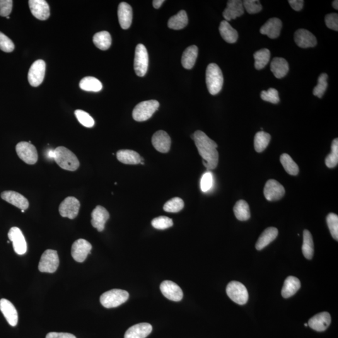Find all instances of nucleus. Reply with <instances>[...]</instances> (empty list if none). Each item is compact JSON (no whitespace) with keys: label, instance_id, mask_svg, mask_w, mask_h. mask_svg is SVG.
<instances>
[{"label":"nucleus","instance_id":"nucleus-1","mask_svg":"<svg viewBox=\"0 0 338 338\" xmlns=\"http://www.w3.org/2000/svg\"><path fill=\"white\" fill-rule=\"evenodd\" d=\"M191 137L203 159L204 166L207 169H216L219 163V153L216 142L200 130H197Z\"/></svg>","mask_w":338,"mask_h":338},{"label":"nucleus","instance_id":"nucleus-2","mask_svg":"<svg viewBox=\"0 0 338 338\" xmlns=\"http://www.w3.org/2000/svg\"><path fill=\"white\" fill-rule=\"evenodd\" d=\"M54 159L58 165L64 170L76 171L80 166L77 156L65 147H59L54 150Z\"/></svg>","mask_w":338,"mask_h":338},{"label":"nucleus","instance_id":"nucleus-3","mask_svg":"<svg viewBox=\"0 0 338 338\" xmlns=\"http://www.w3.org/2000/svg\"><path fill=\"white\" fill-rule=\"evenodd\" d=\"M224 84L223 72L218 65L211 64L206 70V84L209 93L217 95L221 91Z\"/></svg>","mask_w":338,"mask_h":338},{"label":"nucleus","instance_id":"nucleus-4","mask_svg":"<svg viewBox=\"0 0 338 338\" xmlns=\"http://www.w3.org/2000/svg\"><path fill=\"white\" fill-rule=\"evenodd\" d=\"M129 298L127 291L122 289H112L101 294L100 301L101 305L105 308L118 307L124 304Z\"/></svg>","mask_w":338,"mask_h":338},{"label":"nucleus","instance_id":"nucleus-5","mask_svg":"<svg viewBox=\"0 0 338 338\" xmlns=\"http://www.w3.org/2000/svg\"><path fill=\"white\" fill-rule=\"evenodd\" d=\"M159 105V101L155 100L142 101L133 110V118L135 121H146L158 110Z\"/></svg>","mask_w":338,"mask_h":338},{"label":"nucleus","instance_id":"nucleus-6","mask_svg":"<svg viewBox=\"0 0 338 338\" xmlns=\"http://www.w3.org/2000/svg\"><path fill=\"white\" fill-rule=\"evenodd\" d=\"M226 293L234 303L244 305L247 303L249 294L245 285L238 281L229 282L226 287Z\"/></svg>","mask_w":338,"mask_h":338},{"label":"nucleus","instance_id":"nucleus-7","mask_svg":"<svg viewBox=\"0 0 338 338\" xmlns=\"http://www.w3.org/2000/svg\"><path fill=\"white\" fill-rule=\"evenodd\" d=\"M59 265V255L56 251L46 250L40 258L38 269L42 272L54 273Z\"/></svg>","mask_w":338,"mask_h":338},{"label":"nucleus","instance_id":"nucleus-8","mask_svg":"<svg viewBox=\"0 0 338 338\" xmlns=\"http://www.w3.org/2000/svg\"><path fill=\"white\" fill-rule=\"evenodd\" d=\"M134 65L137 76L142 77L146 76L149 67V55L144 45L139 44L137 46Z\"/></svg>","mask_w":338,"mask_h":338},{"label":"nucleus","instance_id":"nucleus-9","mask_svg":"<svg viewBox=\"0 0 338 338\" xmlns=\"http://www.w3.org/2000/svg\"><path fill=\"white\" fill-rule=\"evenodd\" d=\"M16 152L21 160L29 165H34L38 161L37 149L29 142H19L16 146Z\"/></svg>","mask_w":338,"mask_h":338},{"label":"nucleus","instance_id":"nucleus-10","mask_svg":"<svg viewBox=\"0 0 338 338\" xmlns=\"http://www.w3.org/2000/svg\"><path fill=\"white\" fill-rule=\"evenodd\" d=\"M46 64L44 60H38L33 63L29 70L28 80L33 87H37L42 84L44 80Z\"/></svg>","mask_w":338,"mask_h":338},{"label":"nucleus","instance_id":"nucleus-11","mask_svg":"<svg viewBox=\"0 0 338 338\" xmlns=\"http://www.w3.org/2000/svg\"><path fill=\"white\" fill-rule=\"evenodd\" d=\"M81 203L77 198L68 197L63 200L59 206L60 214L63 217L74 219L78 216Z\"/></svg>","mask_w":338,"mask_h":338},{"label":"nucleus","instance_id":"nucleus-12","mask_svg":"<svg viewBox=\"0 0 338 338\" xmlns=\"http://www.w3.org/2000/svg\"><path fill=\"white\" fill-rule=\"evenodd\" d=\"M8 236L9 241L13 243L14 252L18 255L25 254L27 251V244L20 229L16 227L11 228Z\"/></svg>","mask_w":338,"mask_h":338},{"label":"nucleus","instance_id":"nucleus-13","mask_svg":"<svg viewBox=\"0 0 338 338\" xmlns=\"http://www.w3.org/2000/svg\"><path fill=\"white\" fill-rule=\"evenodd\" d=\"M91 248L92 246L87 241L80 239L72 245V256L77 262H83L90 254Z\"/></svg>","mask_w":338,"mask_h":338},{"label":"nucleus","instance_id":"nucleus-14","mask_svg":"<svg viewBox=\"0 0 338 338\" xmlns=\"http://www.w3.org/2000/svg\"><path fill=\"white\" fill-rule=\"evenodd\" d=\"M264 194L269 201H276L281 199L285 194V189L281 183L276 180L270 179L265 183Z\"/></svg>","mask_w":338,"mask_h":338},{"label":"nucleus","instance_id":"nucleus-15","mask_svg":"<svg viewBox=\"0 0 338 338\" xmlns=\"http://www.w3.org/2000/svg\"><path fill=\"white\" fill-rule=\"evenodd\" d=\"M163 295L169 300L180 301L183 298L182 289L175 282L171 281H164L160 286Z\"/></svg>","mask_w":338,"mask_h":338},{"label":"nucleus","instance_id":"nucleus-16","mask_svg":"<svg viewBox=\"0 0 338 338\" xmlns=\"http://www.w3.org/2000/svg\"><path fill=\"white\" fill-rule=\"evenodd\" d=\"M31 14L40 20H46L50 15V7L45 0H30L28 1Z\"/></svg>","mask_w":338,"mask_h":338},{"label":"nucleus","instance_id":"nucleus-17","mask_svg":"<svg viewBox=\"0 0 338 338\" xmlns=\"http://www.w3.org/2000/svg\"><path fill=\"white\" fill-rule=\"evenodd\" d=\"M110 214L107 209L101 206H97L91 212V225L98 232L104 230L106 222L109 219Z\"/></svg>","mask_w":338,"mask_h":338},{"label":"nucleus","instance_id":"nucleus-18","mask_svg":"<svg viewBox=\"0 0 338 338\" xmlns=\"http://www.w3.org/2000/svg\"><path fill=\"white\" fill-rule=\"evenodd\" d=\"M1 197L2 199L5 200L9 204L23 211H25L29 207L28 199L20 193L8 190V191L2 192Z\"/></svg>","mask_w":338,"mask_h":338},{"label":"nucleus","instance_id":"nucleus-19","mask_svg":"<svg viewBox=\"0 0 338 338\" xmlns=\"http://www.w3.org/2000/svg\"><path fill=\"white\" fill-rule=\"evenodd\" d=\"M152 143L157 151L161 153H168L170 151L171 139L169 135L163 130H159L154 134Z\"/></svg>","mask_w":338,"mask_h":338},{"label":"nucleus","instance_id":"nucleus-20","mask_svg":"<svg viewBox=\"0 0 338 338\" xmlns=\"http://www.w3.org/2000/svg\"><path fill=\"white\" fill-rule=\"evenodd\" d=\"M294 41L298 47L303 48L314 47L317 44L315 36L305 29H299L296 31Z\"/></svg>","mask_w":338,"mask_h":338},{"label":"nucleus","instance_id":"nucleus-21","mask_svg":"<svg viewBox=\"0 0 338 338\" xmlns=\"http://www.w3.org/2000/svg\"><path fill=\"white\" fill-rule=\"evenodd\" d=\"M332 323L330 313L323 312L314 316L308 321V326L311 329L318 332H325Z\"/></svg>","mask_w":338,"mask_h":338},{"label":"nucleus","instance_id":"nucleus-22","mask_svg":"<svg viewBox=\"0 0 338 338\" xmlns=\"http://www.w3.org/2000/svg\"><path fill=\"white\" fill-rule=\"evenodd\" d=\"M245 13L243 3L240 0H230L227 3V7L223 12V16L225 20L229 21L235 20L239 16H242Z\"/></svg>","mask_w":338,"mask_h":338},{"label":"nucleus","instance_id":"nucleus-23","mask_svg":"<svg viewBox=\"0 0 338 338\" xmlns=\"http://www.w3.org/2000/svg\"><path fill=\"white\" fill-rule=\"evenodd\" d=\"M0 311L3 313L7 322L11 327H15L18 324V313L13 304L6 299L0 300Z\"/></svg>","mask_w":338,"mask_h":338},{"label":"nucleus","instance_id":"nucleus-24","mask_svg":"<svg viewBox=\"0 0 338 338\" xmlns=\"http://www.w3.org/2000/svg\"><path fill=\"white\" fill-rule=\"evenodd\" d=\"M118 21L120 26L124 30L129 28L132 22L133 11L129 4L122 2L118 8Z\"/></svg>","mask_w":338,"mask_h":338},{"label":"nucleus","instance_id":"nucleus-25","mask_svg":"<svg viewBox=\"0 0 338 338\" xmlns=\"http://www.w3.org/2000/svg\"><path fill=\"white\" fill-rule=\"evenodd\" d=\"M282 28L281 20L277 18L269 19L260 29V33L267 35L268 37L275 39L280 35Z\"/></svg>","mask_w":338,"mask_h":338},{"label":"nucleus","instance_id":"nucleus-26","mask_svg":"<svg viewBox=\"0 0 338 338\" xmlns=\"http://www.w3.org/2000/svg\"><path fill=\"white\" fill-rule=\"evenodd\" d=\"M152 327L149 323H139L132 326L125 333L124 338H146L151 334Z\"/></svg>","mask_w":338,"mask_h":338},{"label":"nucleus","instance_id":"nucleus-27","mask_svg":"<svg viewBox=\"0 0 338 338\" xmlns=\"http://www.w3.org/2000/svg\"><path fill=\"white\" fill-rule=\"evenodd\" d=\"M117 158L120 163L127 165H137L144 161L139 154L132 150H120L117 152Z\"/></svg>","mask_w":338,"mask_h":338},{"label":"nucleus","instance_id":"nucleus-28","mask_svg":"<svg viewBox=\"0 0 338 338\" xmlns=\"http://www.w3.org/2000/svg\"><path fill=\"white\" fill-rule=\"evenodd\" d=\"M301 282L294 276L287 277L282 287L281 294L284 298H289L295 294L301 288Z\"/></svg>","mask_w":338,"mask_h":338},{"label":"nucleus","instance_id":"nucleus-29","mask_svg":"<svg viewBox=\"0 0 338 338\" xmlns=\"http://www.w3.org/2000/svg\"><path fill=\"white\" fill-rule=\"evenodd\" d=\"M288 63L283 58H274L270 64V71L277 79H282L288 73Z\"/></svg>","mask_w":338,"mask_h":338},{"label":"nucleus","instance_id":"nucleus-30","mask_svg":"<svg viewBox=\"0 0 338 338\" xmlns=\"http://www.w3.org/2000/svg\"><path fill=\"white\" fill-rule=\"evenodd\" d=\"M278 235V230L275 228H268L261 234L255 244V249L258 251L263 250L270 243L276 240Z\"/></svg>","mask_w":338,"mask_h":338},{"label":"nucleus","instance_id":"nucleus-31","mask_svg":"<svg viewBox=\"0 0 338 338\" xmlns=\"http://www.w3.org/2000/svg\"><path fill=\"white\" fill-rule=\"evenodd\" d=\"M219 31L221 37L226 42L234 43L238 39V33L235 29L232 27L228 21H222L219 26Z\"/></svg>","mask_w":338,"mask_h":338},{"label":"nucleus","instance_id":"nucleus-32","mask_svg":"<svg viewBox=\"0 0 338 338\" xmlns=\"http://www.w3.org/2000/svg\"><path fill=\"white\" fill-rule=\"evenodd\" d=\"M198 56V48L197 46L192 45L186 49L183 53L182 57V65L185 69H191L194 66Z\"/></svg>","mask_w":338,"mask_h":338},{"label":"nucleus","instance_id":"nucleus-33","mask_svg":"<svg viewBox=\"0 0 338 338\" xmlns=\"http://www.w3.org/2000/svg\"><path fill=\"white\" fill-rule=\"evenodd\" d=\"M188 16L185 11L181 10L175 15L171 17L168 21L169 28L172 30H181L185 28L188 24Z\"/></svg>","mask_w":338,"mask_h":338},{"label":"nucleus","instance_id":"nucleus-34","mask_svg":"<svg viewBox=\"0 0 338 338\" xmlns=\"http://www.w3.org/2000/svg\"><path fill=\"white\" fill-rule=\"evenodd\" d=\"M79 86L82 90L93 92L100 91L103 87L100 81L93 77H86L82 79L80 82Z\"/></svg>","mask_w":338,"mask_h":338},{"label":"nucleus","instance_id":"nucleus-35","mask_svg":"<svg viewBox=\"0 0 338 338\" xmlns=\"http://www.w3.org/2000/svg\"><path fill=\"white\" fill-rule=\"evenodd\" d=\"M93 42L99 49L107 50L112 44V37L108 31H100L93 36Z\"/></svg>","mask_w":338,"mask_h":338},{"label":"nucleus","instance_id":"nucleus-36","mask_svg":"<svg viewBox=\"0 0 338 338\" xmlns=\"http://www.w3.org/2000/svg\"><path fill=\"white\" fill-rule=\"evenodd\" d=\"M234 212L236 218L241 221H248L251 217L250 206L248 202L244 200H239L236 203Z\"/></svg>","mask_w":338,"mask_h":338},{"label":"nucleus","instance_id":"nucleus-37","mask_svg":"<svg viewBox=\"0 0 338 338\" xmlns=\"http://www.w3.org/2000/svg\"><path fill=\"white\" fill-rule=\"evenodd\" d=\"M302 251H303L304 256L306 259L309 260L312 259L314 255V243L312 235L308 230L304 231Z\"/></svg>","mask_w":338,"mask_h":338},{"label":"nucleus","instance_id":"nucleus-38","mask_svg":"<svg viewBox=\"0 0 338 338\" xmlns=\"http://www.w3.org/2000/svg\"><path fill=\"white\" fill-rule=\"evenodd\" d=\"M280 161H281L284 170L289 175H297L298 174L299 172V167L288 154H282L280 157Z\"/></svg>","mask_w":338,"mask_h":338},{"label":"nucleus","instance_id":"nucleus-39","mask_svg":"<svg viewBox=\"0 0 338 338\" xmlns=\"http://www.w3.org/2000/svg\"><path fill=\"white\" fill-rule=\"evenodd\" d=\"M271 137L267 132L264 131L258 132L254 137V148L255 151L260 153L267 148L269 145Z\"/></svg>","mask_w":338,"mask_h":338},{"label":"nucleus","instance_id":"nucleus-40","mask_svg":"<svg viewBox=\"0 0 338 338\" xmlns=\"http://www.w3.org/2000/svg\"><path fill=\"white\" fill-rule=\"evenodd\" d=\"M255 63L254 66L257 70H261L266 66L270 58L269 50L264 48L255 52L254 54Z\"/></svg>","mask_w":338,"mask_h":338},{"label":"nucleus","instance_id":"nucleus-41","mask_svg":"<svg viewBox=\"0 0 338 338\" xmlns=\"http://www.w3.org/2000/svg\"><path fill=\"white\" fill-rule=\"evenodd\" d=\"M326 165L328 168L332 169L338 164V139L333 140L332 145V152L325 159Z\"/></svg>","mask_w":338,"mask_h":338},{"label":"nucleus","instance_id":"nucleus-42","mask_svg":"<svg viewBox=\"0 0 338 338\" xmlns=\"http://www.w3.org/2000/svg\"><path fill=\"white\" fill-rule=\"evenodd\" d=\"M184 207V202L179 197L172 198L167 202L164 206V210L166 212L171 213H177L180 212Z\"/></svg>","mask_w":338,"mask_h":338},{"label":"nucleus","instance_id":"nucleus-43","mask_svg":"<svg viewBox=\"0 0 338 338\" xmlns=\"http://www.w3.org/2000/svg\"><path fill=\"white\" fill-rule=\"evenodd\" d=\"M328 76L327 74L320 75L318 78V84L313 90L314 95L318 96L320 98L323 97L328 87Z\"/></svg>","mask_w":338,"mask_h":338},{"label":"nucleus","instance_id":"nucleus-44","mask_svg":"<svg viewBox=\"0 0 338 338\" xmlns=\"http://www.w3.org/2000/svg\"><path fill=\"white\" fill-rule=\"evenodd\" d=\"M75 115H76L79 122L84 127L91 128L95 125L93 118L87 112H84V110H77L75 111Z\"/></svg>","mask_w":338,"mask_h":338},{"label":"nucleus","instance_id":"nucleus-45","mask_svg":"<svg viewBox=\"0 0 338 338\" xmlns=\"http://www.w3.org/2000/svg\"><path fill=\"white\" fill-rule=\"evenodd\" d=\"M172 219L166 216H160L156 217L152 221V226L156 229L164 230L173 226Z\"/></svg>","mask_w":338,"mask_h":338},{"label":"nucleus","instance_id":"nucleus-46","mask_svg":"<svg viewBox=\"0 0 338 338\" xmlns=\"http://www.w3.org/2000/svg\"><path fill=\"white\" fill-rule=\"evenodd\" d=\"M327 224L331 234L336 241L338 240V216L334 213H330L327 218Z\"/></svg>","mask_w":338,"mask_h":338},{"label":"nucleus","instance_id":"nucleus-47","mask_svg":"<svg viewBox=\"0 0 338 338\" xmlns=\"http://www.w3.org/2000/svg\"><path fill=\"white\" fill-rule=\"evenodd\" d=\"M260 97L263 100L277 104L280 101L279 92L276 89L270 88L267 91H262Z\"/></svg>","mask_w":338,"mask_h":338},{"label":"nucleus","instance_id":"nucleus-48","mask_svg":"<svg viewBox=\"0 0 338 338\" xmlns=\"http://www.w3.org/2000/svg\"><path fill=\"white\" fill-rule=\"evenodd\" d=\"M244 9L250 14H255L262 10V6L258 0H245L243 1Z\"/></svg>","mask_w":338,"mask_h":338},{"label":"nucleus","instance_id":"nucleus-49","mask_svg":"<svg viewBox=\"0 0 338 338\" xmlns=\"http://www.w3.org/2000/svg\"><path fill=\"white\" fill-rule=\"evenodd\" d=\"M213 175L211 172H207L202 175L200 180V189L202 192H206L211 189L213 185Z\"/></svg>","mask_w":338,"mask_h":338},{"label":"nucleus","instance_id":"nucleus-50","mask_svg":"<svg viewBox=\"0 0 338 338\" xmlns=\"http://www.w3.org/2000/svg\"><path fill=\"white\" fill-rule=\"evenodd\" d=\"M14 49V45L11 39L0 31V50L4 52L10 53Z\"/></svg>","mask_w":338,"mask_h":338},{"label":"nucleus","instance_id":"nucleus-51","mask_svg":"<svg viewBox=\"0 0 338 338\" xmlns=\"http://www.w3.org/2000/svg\"><path fill=\"white\" fill-rule=\"evenodd\" d=\"M13 8V1L11 0H0V16H9Z\"/></svg>","mask_w":338,"mask_h":338},{"label":"nucleus","instance_id":"nucleus-52","mask_svg":"<svg viewBox=\"0 0 338 338\" xmlns=\"http://www.w3.org/2000/svg\"><path fill=\"white\" fill-rule=\"evenodd\" d=\"M326 25L333 30H338V14L330 13L325 16Z\"/></svg>","mask_w":338,"mask_h":338},{"label":"nucleus","instance_id":"nucleus-53","mask_svg":"<svg viewBox=\"0 0 338 338\" xmlns=\"http://www.w3.org/2000/svg\"><path fill=\"white\" fill-rule=\"evenodd\" d=\"M46 338H77L74 335L67 333H49Z\"/></svg>","mask_w":338,"mask_h":338},{"label":"nucleus","instance_id":"nucleus-54","mask_svg":"<svg viewBox=\"0 0 338 338\" xmlns=\"http://www.w3.org/2000/svg\"><path fill=\"white\" fill-rule=\"evenodd\" d=\"M288 2L294 10L300 11L303 8V0H289Z\"/></svg>","mask_w":338,"mask_h":338},{"label":"nucleus","instance_id":"nucleus-55","mask_svg":"<svg viewBox=\"0 0 338 338\" xmlns=\"http://www.w3.org/2000/svg\"><path fill=\"white\" fill-rule=\"evenodd\" d=\"M164 2H165V1H164V0H154L152 3H153L154 8L159 9L161 8L162 4H163Z\"/></svg>","mask_w":338,"mask_h":338},{"label":"nucleus","instance_id":"nucleus-56","mask_svg":"<svg viewBox=\"0 0 338 338\" xmlns=\"http://www.w3.org/2000/svg\"><path fill=\"white\" fill-rule=\"evenodd\" d=\"M333 8H334L335 9H337V10H338V1H337V0H335V1L333 2Z\"/></svg>","mask_w":338,"mask_h":338},{"label":"nucleus","instance_id":"nucleus-57","mask_svg":"<svg viewBox=\"0 0 338 338\" xmlns=\"http://www.w3.org/2000/svg\"><path fill=\"white\" fill-rule=\"evenodd\" d=\"M304 326H305V327H308V325H307V324H304Z\"/></svg>","mask_w":338,"mask_h":338},{"label":"nucleus","instance_id":"nucleus-58","mask_svg":"<svg viewBox=\"0 0 338 338\" xmlns=\"http://www.w3.org/2000/svg\"><path fill=\"white\" fill-rule=\"evenodd\" d=\"M6 18H7V19H9V16H7V17H6Z\"/></svg>","mask_w":338,"mask_h":338}]
</instances>
